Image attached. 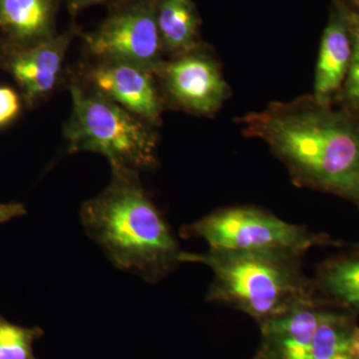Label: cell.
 I'll return each instance as SVG.
<instances>
[{
	"label": "cell",
	"instance_id": "1",
	"mask_svg": "<svg viewBox=\"0 0 359 359\" xmlns=\"http://www.w3.org/2000/svg\"><path fill=\"white\" fill-rule=\"evenodd\" d=\"M250 128L304 183L359 205V123L327 106L266 111Z\"/></svg>",
	"mask_w": 359,
	"mask_h": 359
},
{
	"label": "cell",
	"instance_id": "2",
	"mask_svg": "<svg viewBox=\"0 0 359 359\" xmlns=\"http://www.w3.org/2000/svg\"><path fill=\"white\" fill-rule=\"evenodd\" d=\"M82 224L111 263L155 283L180 263L181 250L136 172L112 170L107 188L80 210Z\"/></svg>",
	"mask_w": 359,
	"mask_h": 359
},
{
	"label": "cell",
	"instance_id": "3",
	"mask_svg": "<svg viewBox=\"0 0 359 359\" xmlns=\"http://www.w3.org/2000/svg\"><path fill=\"white\" fill-rule=\"evenodd\" d=\"M299 257L283 252L210 249L203 254L182 252L179 261L212 269L214 280L208 301L230 304L262 323L316 302Z\"/></svg>",
	"mask_w": 359,
	"mask_h": 359
},
{
	"label": "cell",
	"instance_id": "4",
	"mask_svg": "<svg viewBox=\"0 0 359 359\" xmlns=\"http://www.w3.org/2000/svg\"><path fill=\"white\" fill-rule=\"evenodd\" d=\"M72 111L65 127L69 153L103 155L112 170L136 172L156 164L152 125L84 85L70 84Z\"/></svg>",
	"mask_w": 359,
	"mask_h": 359
},
{
	"label": "cell",
	"instance_id": "5",
	"mask_svg": "<svg viewBox=\"0 0 359 359\" xmlns=\"http://www.w3.org/2000/svg\"><path fill=\"white\" fill-rule=\"evenodd\" d=\"M185 238H200L210 249L283 252L302 257L313 247L328 245L330 238L287 223L254 208L219 210L181 229Z\"/></svg>",
	"mask_w": 359,
	"mask_h": 359
},
{
	"label": "cell",
	"instance_id": "6",
	"mask_svg": "<svg viewBox=\"0 0 359 359\" xmlns=\"http://www.w3.org/2000/svg\"><path fill=\"white\" fill-rule=\"evenodd\" d=\"M95 59L123 61L157 72L163 61L156 4L136 2L110 14L100 27L85 37Z\"/></svg>",
	"mask_w": 359,
	"mask_h": 359
},
{
	"label": "cell",
	"instance_id": "7",
	"mask_svg": "<svg viewBox=\"0 0 359 359\" xmlns=\"http://www.w3.org/2000/svg\"><path fill=\"white\" fill-rule=\"evenodd\" d=\"M153 75L152 71L131 63L95 59V62L85 71V87L149 124L157 125L162 103Z\"/></svg>",
	"mask_w": 359,
	"mask_h": 359
},
{
	"label": "cell",
	"instance_id": "8",
	"mask_svg": "<svg viewBox=\"0 0 359 359\" xmlns=\"http://www.w3.org/2000/svg\"><path fill=\"white\" fill-rule=\"evenodd\" d=\"M156 73L170 96L187 110L208 114L223 103L226 84L211 59L191 51L164 62Z\"/></svg>",
	"mask_w": 359,
	"mask_h": 359
},
{
	"label": "cell",
	"instance_id": "9",
	"mask_svg": "<svg viewBox=\"0 0 359 359\" xmlns=\"http://www.w3.org/2000/svg\"><path fill=\"white\" fill-rule=\"evenodd\" d=\"M72 35H54L51 39L29 46L18 47L9 54L7 70L29 105L49 95L62 73Z\"/></svg>",
	"mask_w": 359,
	"mask_h": 359
},
{
	"label": "cell",
	"instance_id": "10",
	"mask_svg": "<svg viewBox=\"0 0 359 359\" xmlns=\"http://www.w3.org/2000/svg\"><path fill=\"white\" fill-rule=\"evenodd\" d=\"M353 53V32L340 18L332 20L321 39L316 66L314 93L320 105L327 106L346 81Z\"/></svg>",
	"mask_w": 359,
	"mask_h": 359
},
{
	"label": "cell",
	"instance_id": "11",
	"mask_svg": "<svg viewBox=\"0 0 359 359\" xmlns=\"http://www.w3.org/2000/svg\"><path fill=\"white\" fill-rule=\"evenodd\" d=\"M55 0H0V25L20 46L54 36Z\"/></svg>",
	"mask_w": 359,
	"mask_h": 359
},
{
	"label": "cell",
	"instance_id": "12",
	"mask_svg": "<svg viewBox=\"0 0 359 359\" xmlns=\"http://www.w3.org/2000/svg\"><path fill=\"white\" fill-rule=\"evenodd\" d=\"M356 328L353 313L323 308L320 323L306 344L304 359H356L353 353Z\"/></svg>",
	"mask_w": 359,
	"mask_h": 359
},
{
	"label": "cell",
	"instance_id": "13",
	"mask_svg": "<svg viewBox=\"0 0 359 359\" xmlns=\"http://www.w3.org/2000/svg\"><path fill=\"white\" fill-rule=\"evenodd\" d=\"M156 18L164 51L175 57L193 51L199 18L192 0H160Z\"/></svg>",
	"mask_w": 359,
	"mask_h": 359
},
{
	"label": "cell",
	"instance_id": "14",
	"mask_svg": "<svg viewBox=\"0 0 359 359\" xmlns=\"http://www.w3.org/2000/svg\"><path fill=\"white\" fill-rule=\"evenodd\" d=\"M318 283L321 292L340 308L359 313V249L321 264Z\"/></svg>",
	"mask_w": 359,
	"mask_h": 359
},
{
	"label": "cell",
	"instance_id": "15",
	"mask_svg": "<svg viewBox=\"0 0 359 359\" xmlns=\"http://www.w3.org/2000/svg\"><path fill=\"white\" fill-rule=\"evenodd\" d=\"M43 335L41 327H21L0 316V359H39L33 344Z\"/></svg>",
	"mask_w": 359,
	"mask_h": 359
},
{
	"label": "cell",
	"instance_id": "16",
	"mask_svg": "<svg viewBox=\"0 0 359 359\" xmlns=\"http://www.w3.org/2000/svg\"><path fill=\"white\" fill-rule=\"evenodd\" d=\"M353 53L346 81L344 94L349 105L359 113V27L353 32Z\"/></svg>",
	"mask_w": 359,
	"mask_h": 359
},
{
	"label": "cell",
	"instance_id": "17",
	"mask_svg": "<svg viewBox=\"0 0 359 359\" xmlns=\"http://www.w3.org/2000/svg\"><path fill=\"white\" fill-rule=\"evenodd\" d=\"M20 112V99L11 87L0 86V128L13 121Z\"/></svg>",
	"mask_w": 359,
	"mask_h": 359
},
{
	"label": "cell",
	"instance_id": "18",
	"mask_svg": "<svg viewBox=\"0 0 359 359\" xmlns=\"http://www.w3.org/2000/svg\"><path fill=\"white\" fill-rule=\"evenodd\" d=\"M26 212L27 211L25 205L20 203H8V204L0 203V224L25 216Z\"/></svg>",
	"mask_w": 359,
	"mask_h": 359
},
{
	"label": "cell",
	"instance_id": "19",
	"mask_svg": "<svg viewBox=\"0 0 359 359\" xmlns=\"http://www.w3.org/2000/svg\"><path fill=\"white\" fill-rule=\"evenodd\" d=\"M105 1L107 0H70L71 4L77 7L87 6L90 4H101V2Z\"/></svg>",
	"mask_w": 359,
	"mask_h": 359
},
{
	"label": "cell",
	"instance_id": "20",
	"mask_svg": "<svg viewBox=\"0 0 359 359\" xmlns=\"http://www.w3.org/2000/svg\"><path fill=\"white\" fill-rule=\"evenodd\" d=\"M353 353L356 359H359V327L356 328L353 337Z\"/></svg>",
	"mask_w": 359,
	"mask_h": 359
}]
</instances>
